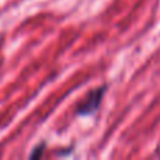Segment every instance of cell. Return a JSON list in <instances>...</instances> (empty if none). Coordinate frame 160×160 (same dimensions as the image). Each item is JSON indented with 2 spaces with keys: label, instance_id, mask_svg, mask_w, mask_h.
Segmentation results:
<instances>
[{
  "label": "cell",
  "instance_id": "6da1fadb",
  "mask_svg": "<svg viewBox=\"0 0 160 160\" xmlns=\"http://www.w3.org/2000/svg\"><path fill=\"white\" fill-rule=\"evenodd\" d=\"M105 91H107V86H101V87H98V88L91 90L90 93L86 96V98L80 102L76 112L82 117H87V115L94 114L98 110L100 104H101L102 98H104V96H105Z\"/></svg>",
  "mask_w": 160,
  "mask_h": 160
},
{
  "label": "cell",
  "instance_id": "7a4b0ae2",
  "mask_svg": "<svg viewBox=\"0 0 160 160\" xmlns=\"http://www.w3.org/2000/svg\"><path fill=\"white\" fill-rule=\"evenodd\" d=\"M44 148H45V143H41V145H38V146H37L35 149H34L32 152H31L30 158H31V159L41 158V156H42V153H44Z\"/></svg>",
  "mask_w": 160,
  "mask_h": 160
}]
</instances>
